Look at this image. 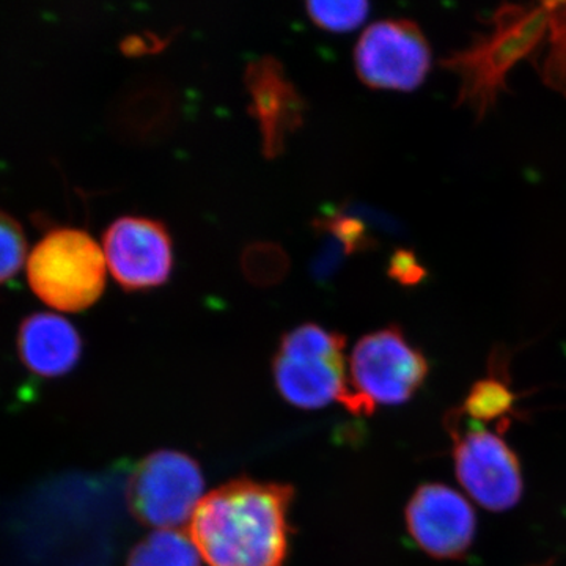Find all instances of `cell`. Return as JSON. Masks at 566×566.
Segmentation results:
<instances>
[{
	"label": "cell",
	"instance_id": "obj_1",
	"mask_svg": "<svg viewBox=\"0 0 566 566\" xmlns=\"http://www.w3.org/2000/svg\"><path fill=\"white\" fill-rule=\"evenodd\" d=\"M294 491L281 483L233 480L205 495L189 536L208 566H283Z\"/></svg>",
	"mask_w": 566,
	"mask_h": 566
},
{
	"label": "cell",
	"instance_id": "obj_2",
	"mask_svg": "<svg viewBox=\"0 0 566 566\" xmlns=\"http://www.w3.org/2000/svg\"><path fill=\"white\" fill-rule=\"evenodd\" d=\"M345 344L344 335L314 323L283 335L273 363L282 397L303 409L342 403L354 416L374 415L375 406L354 392L346 376Z\"/></svg>",
	"mask_w": 566,
	"mask_h": 566
},
{
	"label": "cell",
	"instance_id": "obj_3",
	"mask_svg": "<svg viewBox=\"0 0 566 566\" xmlns=\"http://www.w3.org/2000/svg\"><path fill=\"white\" fill-rule=\"evenodd\" d=\"M106 256L91 234L57 229L33 248L28 260L31 289L62 312L92 307L106 289Z\"/></svg>",
	"mask_w": 566,
	"mask_h": 566
},
{
	"label": "cell",
	"instance_id": "obj_4",
	"mask_svg": "<svg viewBox=\"0 0 566 566\" xmlns=\"http://www.w3.org/2000/svg\"><path fill=\"white\" fill-rule=\"evenodd\" d=\"M203 486L196 460L175 450H159L136 465L126 499L139 523L158 531H177L191 523L202 502Z\"/></svg>",
	"mask_w": 566,
	"mask_h": 566
},
{
	"label": "cell",
	"instance_id": "obj_5",
	"mask_svg": "<svg viewBox=\"0 0 566 566\" xmlns=\"http://www.w3.org/2000/svg\"><path fill=\"white\" fill-rule=\"evenodd\" d=\"M352 387L371 405L406 403L423 385L428 363L398 327L360 338L352 354Z\"/></svg>",
	"mask_w": 566,
	"mask_h": 566
},
{
	"label": "cell",
	"instance_id": "obj_6",
	"mask_svg": "<svg viewBox=\"0 0 566 566\" xmlns=\"http://www.w3.org/2000/svg\"><path fill=\"white\" fill-rule=\"evenodd\" d=\"M431 50L419 25L382 20L365 29L354 48V69L367 87L411 92L423 84Z\"/></svg>",
	"mask_w": 566,
	"mask_h": 566
},
{
	"label": "cell",
	"instance_id": "obj_7",
	"mask_svg": "<svg viewBox=\"0 0 566 566\" xmlns=\"http://www.w3.org/2000/svg\"><path fill=\"white\" fill-rule=\"evenodd\" d=\"M103 245L107 268L126 292L156 289L169 281L174 245L163 222L123 216L106 230Z\"/></svg>",
	"mask_w": 566,
	"mask_h": 566
},
{
	"label": "cell",
	"instance_id": "obj_8",
	"mask_svg": "<svg viewBox=\"0 0 566 566\" xmlns=\"http://www.w3.org/2000/svg\"><path fill=\"white\" fill-rule=\"evenodd\" d=\"M455 472L465 493L491 512L513 509L523 495L520 460L504 439L491 431L452 433Z\"/></svg>",
	"mask_w": 566,
	"mask_h": 566
},
{
	"label": "cell",
	"instance_id": "obj_9",
	"mask_svg": "<svg viewBox=\"0 0 566 566\" xmlns=\"http://www.w3.org/2000/svg\"><path fill=\"white\" fill-rule=\"evenodd\" d=\"M406 526L430 556L460 558L474 542L476 520L474 509L455 490L424 483L406 506Z\"/></svg>",
	"mask_w": 566,
	"mask_h": 566
},
{
	"label": "cell",
	"instance_id": "obj_10",
	"mask_svg": "<svg viewBox=\"0 0 566 566\" xmlns=\"http://www.w3.org/2000/svg\"><path fill=\"white\" fill-rule=\"evenodd\" d=\"M244 84L251 96L252 117L262 134L264 156L277 158L285 151L290 136L303 126L307 109L303 95L273 55L249 63Z\"/></svg>",
	"mask_w": 566,
	"mask_h": 566
},
{
	"label": "cell",
	"instance_id": "obj_11",
	"mask_svg": "<svg viewBox=\"0 0 566 566\" xmlns=\"http://www.w3.org/2000/svg\"><path fill=\"white\" fill-rule=\"evenodd\" d=\"M18 353L22 364L40 378H59L80 363L81 335L76 327L55 314H33L21 323Z\"/></svg>",
	"mask_w": 566,
	"mask_h": 566
},
{
	"label": "cell",
	"instance_id": "obj_12",
	"mask_svg": "<svg viewBox=\"0 0 566 566\" xmlns=\"http://www.w3.org/2000/svg\"><path fill=\"white\" fill-rule=\"evenodd\" d=\"M177 115L175 93L164 84H142L126 92L122 123L128 139L150 140L172 128Z\"/></svg>",
	"mask_w": 566,
	"mask_h": 566
},
{
	"label": "cell",
	"instance_id": "obj_13",
	"mask_svg": "<svg viewBox=\"0 0 566 566\" xmlns=\"http://www.w3.org/2000/svg\"><path fill=\"white\" fill-rule=\"evenodd\" d=\"M128 566H202V562L189 534L156 531L134 547Z\"/></svg>",
	"mask_w": 566,
	"mask_h": 566
},
{
	"label": "cell",
	"instance_id": "obj_14",
	"mask_svg": "<svg viewBox=\"0 0 566 566\" xmlns=\"http://www.w3.org/2000/svg\"><path fill=\"white\" fill-rule=\"evenodd\" d=\"M241 270L252 285L274 286L286 277L290 271V256L273 241H255L245 245L241 255Z\"/></svg>",
	"mask_w": 566,
	"mask_h": 566
},
{
	"label": "cell",
	"instance_id": "obj_15",
	"mask_svg": "<svg viewBox=\"0 0 566 566\" xmlns=\"http://www.w3.org/2000/svg\"><path fill=\"white\" fill-rule=\"evenodd\" d=\"M515 401V394L502 379H480L465 397L464 412L479 422H504L506 416L512 412Z\"/></svg>",
	"mask_w": 566,
	"mask_h": 566
},
{
	"label": "cell",
	"instance_id": "obj_16",
	"mask_svg": "<svg viewBox=\"0 0 566 566\" xmlns=\"http://www.w3.org/2000/svg\"><path fill=\"white\" fill-rule=\"evenodd\" d=\"M305 10L318 28L327 32L344 33L354 31L367 20L370 6L364 0H345V2L312 0L305 3Z\"/></svg>",
	"mask_w": 566,
	"mask_h": 566
},
{
	"label": "cell",
	"instance_id": "obj_17",
	"mask_svg": "<svg viewBox=\"0 0 566 566\" xmlns=\"http://www.w3.org/2000/svg\"><path fill=\"white\" fill-rule=\"evenodd\" d=\"M28 256V241L20 223L0 211V283L20 273Z\"/></svg>",
	"mask_w": 566,
	"mask_h": 566
},
{
	"label": "cell",
	"instance_id": "obj_18",
	"mask_svg": "<svg viewBox=\"0 0 566 566\" xmlns=\"http://www.w3.org/2000/svg\"><path fill=\"white\" fill-rule=\"evenodd\" d=\"M314 230L318 234L319 243L312 256L311 274L315 282L326 285L338 274L346 259L352 256V252L335 234L327 232L322 227L314 226Z\"/></svg>",
	"mask_w": 566,
	"mask_h": 566
},
{
	"label": "cell",
	"instance_id": "obj_19",
	"mask_svg": "<svg viewBox=\"0 0 566 566\" xmlns=\"http://www.w3.org/2000/svg\"><path fill=\"white\" fill-rule=\"evenodd\" d=\"M549 29L553 50L546 63V76L566 92V3H549Z\"/></svg>",
	"mask_w": 566,
	"mask_h": 566
},
{
	"label": "cell",
	"instance_id": "obj_20",
	"mask_svg": "<svg viewBox=\"0 0 566 566\" xmlns=\"http://www.w3.org/2000/svg\"><path fill=\"white\" fill-rule=\"evenodd\" d=\"M389 264L390 277L400 282L401 285H416L423 279L424 270L417 262L415 253L405 251V249L395 252Z\"/></svg>",
	"mask_w": 566,
	"mask_h": 566
},
{
	"label": "cell",
	"instance_id": "obj_21",
	"mask_svg": "<svg viewBox=\"0 0 566 566\" xmlns=\"http://www.w3.org/2000/svg\"><path fill=\"white\" fill-rule=\"evenodd\" d=\"M164 44L166 43H164L161 36L147 33V35L128 36V39L123 41L122 50L128 55H142L145 52L163 50Z\"/></svg>",
	"mask_w": 566,
	"mask_h": 566
}]
</instances>
